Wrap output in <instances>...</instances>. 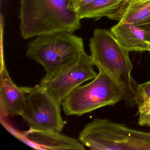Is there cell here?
Masks as SVG:
<instances>
[{"instance_id":"obj_1","label":"cell","mask_w":150,"mask_h":150,"mask_svg":"<svg viewBox=\"0 0 150 150\" xmlns=\"http://www.w3.org/2000/svg\"><path fill=\"white\" fill-rule=\"evenodd\" d=\"M19 19L25 40L57 32L73 33L81 26L71 0H20Z\"/></svg>"},{"instance_id":"obj_2","label":"cell","mask_w":150,"mask_h":150,"mask_svg":"<svg viewBox=\"0 0 150 150\" xmlns=\"http://www.w3.org/2000/svg\"><path fill=\"white\" fill-rule=\"evenodd\" d=\"M89 48L94 66L116 83L126 105L134 107L139 84L132 76L133 65L129 52L119 44L110 30L105 29L95 30L89 39Z\"/></svg>"},{"instance_id":"obj_3","label":"cell","mask_w":150,"mask_h":150,"mask_svg":"<svg viewBox=\"0 0 150 150\" xmlns=\"http://www.w3.org/2000/svg\"><path fill=\"white\" fill-rule=\"evenodd\" d=\"M85 52L81 38L59 32L36 37L28 45L26 56L42 66L47 79L75 64Z\"/></svg>"},{"instance_id":"obj_4","label":"cell","mask_w":150,"mask_h":150,"mask_svg":"<svg viewBox=\"0 0 150 150\" xmlns=\"http://www.w3.org/2000/svg\"><path fill=\"white\" fill-rule=\"evenodd\" d=\"M80 142L93 150H150V132L108 119L95 118L84 126Z\"/></svg>"},{"instance_id":"obj_5","label":"cell","mask_w":150,"mask_h":150,"mask_svg":"<svg viewBox=\"0 0 150 150\" xmlns=\"http://www.w3.org/2000/svg\"><path fill=\"white\" fill-rule=\"evenodd\" d=\"M122 100L123 94L116 83L99 70L94 79L76 88L61 106L66 115L81 116L105 106L115 105Z\"/></svg>"},{"instance_id":"obj_6","label":"cell","mask_w":150,"mask_h":150,"mask_svg":"<svg viewBox=\"0 0 150 150\" xmlns=\"http://www.w3.org/2000/svg\"><path fill=\"white\" fill-rule=\"evenodd\" d=\"M25 88V103L21 116L30 129L61 132L66 123L61 115V103L40 85Z\"/></svg>"},{"instance_id":"obj_7","label":"cell","mask_w":150,"mask_h":150,"mask_svg":"<svg viewBox=\"0 0 150 150\" xmlns=\"http://www.w3.org/2000/svg\"><path fill=\"white\" fill-rule=\"evenodd\" d=\"M91 56L85 52L75 64L51 78H43L40 85L61 104L81 84L97 76Z\"/></svg>"},{"instance_id":"obj_8","label":"cell","mask_w":150,"mask_h":150,"mask_svg":"<svg viewBox=\"0 0 150 150\" xmlns=\"http://www.w3.org/2000/svg\"><path fill=\"white\" fill-rule=\"evenodd\" d=\"M24 139L38 149L84 150V145L78 140L59 132L30 129L23 133Z\"/></svg>"},{"instance_id":"obj_9","label":"cell","mask_w":150,"mask_h":150,"mask_svg":"<svg viewBox=\"0 0 150 150\" xmlns=\"http://www.w3.org/2000/svg\"><path fill=\"white\" fill-rule=\"evenodd\" d=\"M25 87L14 83L5 65L1 70L0 107L1 118L21 116L25 103Z\"/></svg>"},{"instance_id":"obj_10","label":"cell","mask_w":150,"mask_h":150,"mask_svg":"<svg viewBox=\"0 0 150 150\" xmlns=\"http://www.w3.org/2000/svg\"><path fill=\"white\" fill-rule=\"evenodd\" d=\"M110 30L119 44L129 52L148 51L146 30L122 21L112 27Z\"/></svg>"},{"instance_id":"obj_11","label":"cell","mask_w":150,"mask_h":150,"mask_svg":"<svg viewBox=\"0 0 150 150\" xmlns=\"http://www.w3.org/2000/svg\"><path fill=\"white\" fill-rule=\"evenodd\" d=\"M150 17V1L129 0L108 18L136 25Z\"/></svg>"},{"instance_id":"obj_12","label":"cell","mask_w":150,"mask_h":150,"mask_svg":"<svg viewBox=\"0 0 150 150\" xmlns=\"http://www.w3.org/2000/svg\"><path fill=\"white\" fill-rule=\"evenodd\" d=\"M129 0H94L76 11L81 19L108 17L121 8Z\"/></svg>"},{"instance_id":"obj_13","label":"cell","mask_w":150,"mask_h":150,"mask_svg":"<svg viewBox=\"0 0 150 150\" xmlns=\"http://www.w3.org/2000/svg\"><path fill=\"white\" fill-rule=\"evenodd\" d=\"M150 99V81L138 86L135 96L136 105L138 106Z\"/></svg>"},{"instance_id":"obj_14","label":"cell","mask_w":150,"mask_h":150,"mask_svg":"<svg viewBox=\"0 0 150 150\" xmlns=\"http://www.w3.org/2000/svg\"><path fill=\"white\" fill-rule=\"evenodd\" d=\"M138 107V124L140 126H148L150 124V99Z\"/></svg>"},{"instance_id":"obj_15","label":"cell","mask_w":150,"mask_h":150,"mask_svg":"<svg viewBox=\"0 0 150 150\" xmlns=\"http://www.w3.org/2000/svg\"><path fill=\"white\" fill-rule=\"evenodd\" d=\"M94 0H71V4L72 8L75 11L79 8L89 4Z\"/></svg>"},{"instance_id":"obj_16","label":"cell","mask_w":150,"mask_h":150,"mask_svg":"<svg viewBox=\"0 0 150 150\" xmlns=\"http://www.w3.org/2000/svg\"><path fill=\"white\" fill-rule=\"evenodd\" d=\"M135 25L141 29L150 31V17L147 20Z\"/></svg>"},{"instance_id":"obj_17","label":"cell","mask_w":150,"mask_h":150,"mask_svg":"<svg viewBox=\"0 0 150 150\" xmlns=\"http://www.w3.org/2000/svg\"><path fill=\"white\" fill-rule=\"evenodd\" d=\"M146 42L148 46V52L150 53V31L146 30Z\"/></svg>"},{"instance_id":"obj_18","label":"cell","mask_w":150,"mask_h":150,"mask_svg":"<svg viewBox=\"0 0 150 150\" xmlns=\"http://www.w3.org/2000/svg\"><path fill=\"white\" fill-rule=\"evenodd\" d=\"M139 1H150V0H139Z\"/></svg>"},{"instance_id":"obj_19","label":"cell","mask_w":150,"mask_h":150,"mask_svg":"<svg viewBox=\"0 0 150 150\" xmlns=\"http://www.w3.org/2000/svg\"><path fill=\"white\" fill-rule=\"evenodd\" d=\"M147 126H149V127H150V124L148 125Z\"/></svg>"}]
</instances>
